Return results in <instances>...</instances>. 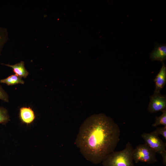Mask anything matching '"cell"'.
Listing matches in <instances>:
<instances>
[{
    "mask_svg": "<svg viewBox=\"0 0 166 166\" xmlns=\"http://www.w3.org/2000/svg\"><path fill=\"white\" fill-rule=\"evenodd\" d=\"M19 116L22 121L27 124L31 123L35 117L34 111L30 107L21 108L20 109Z\"/></svg>",
    "mask_w": 166,
    "mask_h": 166,
    "instance_id": "obj_8",
    "label": "cell"
},
{
    "mask_svg": "<svg viewBox=\"0 0 166 166\" xmlns=\"http://www.w3.org/2000/svg\"><path fill=\"white\" fill-rule=\"evenodd\" d=\"M156 155V153L145 143L139 144L134 149L132 157L136 163L141 162L151 164L157 161Z\"/></svg>",
    "mask_w": 166,
    "mask_h": 166,
    "instance_id": "obj_3",
    "label": "cell"
},
{
    "mask_svg": "<svg viewBox=\"0 0 166 166\" xmlns=\"http://www.w3.org/2000/svg\"><path fill=\"white\" fill-rule=\"evenodd\" d=\"M120 132L112 118L104 113L94 114L80 126L75 143L86 160L97 164L114 151Z\"/></svg>",
    "mask_w": 166,
    "mask_h": 166,
    "instance_id": "obj_1",
    "label": "cell"
},
{
    "mask_svg": "<svg viewBox=\"0 0 166 166\" xmlns=\"http://www.w3.org/2000/svg\"><path fill=\"white\" fill-rule=\"evenodd\" d=\"M148 109L151 113L166 109V96L162 95L160 93H154L153 95L150 96Z\"/></svg>",
    "mask_w": 166,
    "mask_h": 166,
    "instance_id": "obj_5",
    "label": "cell"
},
{
    "mask_svg": "<svg viewBox=\"0 0 166 166\" xmlns=\"http://www.w3.org/2000/svg\"><path fill=\"white\" fill-rule=\"evenodd\" d=\"M162 113L159 117H156L154 123L152 125L153 127H156L159 125L166 126V109L161 111Z\"/></svg>",
    "mask_w": 166,
    "mask_h": 166,
    "instance_id": "obj_12",
    "label": "cell"
},
{
    "mask_svg": "<svg viewBox=\"0 0 166 166\" xmlns=\"http://www.w3.org/2000/svg\"><path fill=\"white\" fill-rule=\"evenodd\" d=\"M145 144L156 153L161 155L166 152V143H164L154 131L149 133L144 132L141 135Z\"/></svg>",
    "mask_w": 166,
    "mask_h": 166,
    "instance_id": "obj_4",
    "label": "cell"
},
{
    "mask_svg": "<svg viewBox=\"0 0 166 166\" xmlns=\"http://www.w3.org/2000/svg\"><path fill=\"white\" fill-rule=\"evenodd\" d=\"M154 131L157 135H160L163 136L166 140V126L157 128Z\"/></svg>",
    "mask_w": 166,
    "mask_h": 166,
    "instance_id": "obj_15",
    "label": "cell"
},
{
    "mask_svg": "<svg viewBox=\"0 0 166 166\" xmlns=\"http://www.w3.org/2000/svg\"></svg>",
    "mask_w": 166,
    "mask_h": 166,
    "instance_id": "obj_16",
    "label": "cell"
},
{
    "mask_svg": "<svg viewBox=\"0 0 166 166\" xmlns=\"http://www.w3.org/2000/svg\"><path fill=\"white\" fill-rule=\"evenodd\" d=\"M10 120V117L7 109L0 107V124H5Z\"/></svg>",
    "mask_w": 166,
    "mask_h": 166,
    "instance_id": "obj_13",
    "label": "cell"
},
{
    "mask_svg": "<svg viewBox=\"0 0 166 166\" xmlns=\"http://www.w3.org/2000/svg\"><path fill=\"white\" fill-rule=\"evenodd\" d=\"M3 65L11 68L15 74L21 77L26 78L29 74V73L25 67L24 62L21 61L14 65L2 64Z\"/></svg>",
    "mask_w": 166,
    "mask_h": 166,
    "instance_id": "obj_9",
    "label": "cell"
},
{
    "mask_svg": "<svg viewBox=\"0 0 166 166\" xmlns=\"http://www.w3.org/2000/svg\"><path fill=\"white\" fill-rule=\"evenodd\" d=\"M0 100L5 102H8L9 98L7 93L4 90L0 85Z\"/></svg>",
    "mask_w": 166,
    "mask_h": 166,
    "instance_id": "obj_14",
    "label": "cell"
},
{
    "mask_svg": "<svg viewBox=\"0 0 166 166\" xmlns=\"http://www.w3.org/2000/svg\"><path fill=\"white\" fill-rule=\"evenodd\" d=\"M134 148L129 142L125 148L119 151H114L108 155L102 161L103 166H134L132 157Z\"/></svg>",
    "mask_w": 166,
    "mask_h": 166,
    "instance_id": "obj_2",
    "label": "cell"
},
{
    "mask_svg": "<svg viewBox=\"0 0 166 166\" xmlns=\"http://www.w3.org/2000/svg\"><path fill=\"white\" fill-rule=\"evenodd\" d=\"M0 82L5 84L8 85H12L18 84H24V81L22 79V77L15 74L10 75L5 79L1 80Z\"/></svg>",
    "mask_w": 166,
    "mask_h": 166,
    "instance_id": "obj_10",
    "label": "cell"
},
{
    "mask_svg": "<svg viewBox=\"0 0 166 166\" xmlns=\"http://www.w3.org/2000/svg\"><path fill=\"white\" fill-rule=\"evenodd\" d=\"M154 81L155 85L154 93H160V91L163 89L166 83V67L164 62Z\"/></svg>",
    "mask_w": 166,
    "mask_h": 166,
    "instance_id": "obj_6",
    "label": "cell"
},
{
    "mask_svg": "<svg viewBox=\"0 0 166 166\" xmlns=\"http://www.w3.org/2000/svg\"><path fill=\"white\" fill-rule=\"evenodd\" d=\"M150 57L152 61H157L163 62L166 58V45L156 43L155 48L151 53Z\"/></svg>",
    "mask_w": 166,
    "mask_h": 166,
    "instance_id": "obj_7",
    "label": "cell"
},
{
    "mask_svg": "<svg viewBox=\"0 0 166 166\" xmlns=\"http://www.w3.org/2000/svg\"><path fill=\"white\" fill-rule=\"evenodd\" d=\"M8 40V34L6 29L0 26V55Z\"/></svg>",
    "mask_w": 166,
    "mask_h": 166,
    "instance_id": "obj_11",
    "label": "cell"
}]
</instances>
